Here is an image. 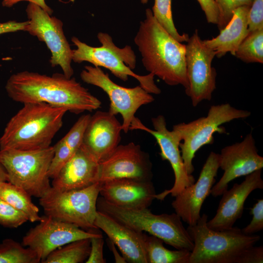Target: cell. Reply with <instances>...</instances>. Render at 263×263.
Here are the masks:
<instances>
[{"label":"cell","instance_id":"obj_1","mask_svg":"<svg viewBox=\"0 0 263 263\" xmlns=\"http://www.w3.org/2000/svg\"><path fill=\"white\" fill-rule=\"evenodd\" d=\"M5 90L15 102L46 103L75 114L92 112L101 105V101L74 77L68 78L63 74L47 75L27 71L18 72L9 77Z\"/></svg>","mask_w":263,"mask_h":263},{"label":"cell","instance_id":"obj_2","mask_svg":"<svg viewBox=\"0 0 263 263\" xmlns=\"http://www.w3.org/2000/svg\"><path fill=\"white\" fill-rule=\"evenodd\" d=\"M134 41L144 67L170 86H188L186 73V45L170 35L157 21L152 10H146Z\"/></svg>","mask_w":263,"mask_h":263},{"label":"cell","instance_id":"obj_3","mask_svg":"<svg viewBox=\"0 0 263 263\" xmlns=\"http://www.w3.org/2000/svg\"><path fill=\"white\" fill-rule=\"evenodd\" d=\"M68 111L43 102L23 104L7 123L0 137V149L36 150L51 146Z\"/></svg>","mask_w":263,"mask_h":263},{"label":"cell","instance_id":"obj_4","mask_svg":"<svg viewBox=\"0 0 263 263\" xmlns=\"http://www.w3.org/2000/svg\"><path fill=\"white\" fill-rule=\"evenodd\" d=\"M203 214L196 225L187 228L194 244L189 263H242L247 250L260 241L259 235H246L233 226L223 230L209 228Z\"/></svg>","mask_w":263,"mask_h":263},{"label":"cell","instance_id":"obj_5","mask_svg":"<svg viewBox=\"0 0 263 263\" xmlns=\"http://www.w3.org/2000/svg\"><path fill=\"white\" fill-rule=\"evenodd\" d=\"M97 210L135 230L146 232L176 249L191 251L194 244L181 218L175 212L155 214L148 208L120 207L98 198Z\"/></svg>","mask_w":263,"mask_h":263},{"label":"cell","instance_id":"obj_6","mask_svg":"<svg viewBox=\"0 0 263 263\" xmlns=\"http://www.w3.org/2000/svg\"><path fill=\"white\" fill-rule=\"evenodd\" d=\"M97 37L101 44L100 47L91 46L73 37L71 41L76 48L73 50L72 61L78 63L87 61L94 66L104 67L123 81H127L129 76L133 77L149 93H161L160 89L155 83L153 74L141 75L132 71L136 67V57L130 46L118 47L111 36L106 33L99 32Z\"/></svg>","mask_w":263,"mask_h":263},{"label":"cell","instance_id":"obj_7","mask_svg":"<svg viewBox=\"0 0 263 263\" xmlns=\"http://www.w3.org/2000/svg\"><path fill=\"white\" fill-rule=\"evenodd\" d=\"M53 146L30 150L0 149V162L7 174V182L41 197L51 188L48 175L54 156Z\"/></svg>","mask_w":263,"mask_h":263},{"label":"cell","instance_id":"obj_8","mask_svg":"<svg viewBox=\"0 0 263 263\" xmlns=\"http://www.w3.org/2000/svg\"><path fill=\"white\" fill-rule=\"evenodd\" d=\"M250 115L248 111L238 109L225 103L211 106L206 116L189 123L174 125L173 129L181 137L179 148L187 172L192 174L194 170L192 161L196 152L203 146L214 142V133H226L225 128L221 126L222 124Z\"/></svg>","mask_w":263,"mask_h":263},{"label":"cell","instance_id":"obj_9","mask_svg":"<svg viewBox=\"0 0 263 263\" xmlns=\"http://www.w3.org/2000/svg\"><path fill=\"white\" fill-rule=\"evenodd\" d=\"M101 184L97 182L86 188L68 191L51 187L39 198V204L45 215L55 220L81 228H97L94 221Z\"/></svg>","mask_w":263,"mask_h":263},{"label":"cell","instance_id":"obj_10","mask_svg":"<svg viewBox=\"0 0 263 263\" xmlns=\"http://www.w3.org/2000/svg\"><path fill=\"white\" fill-rule=\"evenodd\" d=\"M80 76L83 82L97 86L107 94L110 101L108 112L114 115L121 114L122 129L125 133L130 130L138 109L154 100L150 94L140 85L126 88L114 83L99 67L85 66Z\"/></svg>","mask_w":263,"mask_h":263},{"label":"cell","instance_id":"obj_11","mask_svg":"<svg viewBox=\"0 0 263 263\" xmlns=\"http://www.w3.org/2000/svg\"><path fill=\"white\" fill-rule=\"evenodd\" d=\"M26 12L29 23L24 31L46 44L51 53L52 67L59 66L66 77H72L73 50L64 35L62 22L33 3L29 2Z\"/></svg>","mask_w":263,"mask_h":263},{"label":"cell","instance_id":"obj_12","mask_svg":"<svg viewBox=\"0 0 263 263\" xmlns=\"http://www.w3.org/2000/svg\"><path fill=\"white\" fill-rule=\"evenodd\" d=\"M202 40L196 29L186 45L185 62L188 86L185 93L194 107L203 100L210 101L216 89L217 73L212 66L216 53Z\"/></svg>","mask_w":263,"mask_h":263},{"label":"cell","instance_id":"obj_13","mask_svg":"<svg viewBox=\"0 0 263 263\" xmlns=\"http://www.w3.org/2000/svg\"><path fill=\"white\" fill-rule=\"evenodd\" d=\"M151 122L153 130L145 126L135 117L131 124L130 130H139L152 135L159 146L162 160L168 161L172 168L174 175L173 186L170 189L155 196V199L163 200L169 194L176 196L185 188L194 183L195 178L186 171L179 148L182 139L179 132L174 129L172 131L167 129L165 118L162 115L152 118Z\"/></svg>","mask_w":263,"mask_h":263},{"label":"cell","instance_id":"obj_14","mask_svg":"<svg viewBox=\"0 0 263 263\" xmlns=\"http://www.w3.org/2000/svg\"><path fill=\"white\" fill-rule=\"evenodd\" d=\"M22 238V244L33 250L43 261L54 250L75 241L98 235V228L85 231L77 226L45 215Z\"/></svg>","mask_w":263,"mask_h":263},{"label":"cell","instance_id":"obj_15","mask_svg":"<svg viewBox=\"0 0 263 263\" xmlns=\"http://www.w3.org/2000/svg\"><path fill=\"white\" fill-rule=\"evenodd\" d=\"M219 156L220 168L224 174L211 188L210 194L215 197L228 189V183L232 180L263 168V157L258 153L251 133L241 142L223 148Z\"/></svg>","mask_w":263,"mask_h":263},{"label":"cell","instance_id":"obj_16","mask_svg":"<svg viewBox=\"0 0 263 263\" xmlns=\"http://www.w3.org/2000/svg\"><path fill=\"white\" fill-rule=\"evenodd\" d=\"M152 164L149 155L133 142L118 145L99 163L98 182L130 178L151 181Z\"/></svg>","mask_w":263,"mask_h":263},{"label":"cell","instance_id":"obj_17","mask_svg":"<svg viewBox=\"0 0 263 263\" xmlns=\"http://www.w3.org/2000/svg\"><path fill=\"white\" fill-rule=\"evenodd\" d=\"M219 168V154L211 151L197 181L183 189L172 202L175 212L188 225H196L200 218L202 205L211 193Z\"/></svg>","mask_w":263,"mask_h":263},{"label":"cell","instance_id":"obj_18","mask_svg":"<svg viewBox=\"0 0 263 263\" xmlns=\"http://www.w3.org/2000/svg\"><path fill=\"white\" fill-rule=\"evenodd\" d=\"M262 169L246 175L242 183L234 184L230 189L223 193L215 215L207 222L209 228L223 230L233 226L242 216L244 204L248 196L255 189L263 188Z\"/></svg>","mask_w":263,"mask_h":263},{"label":"cell","instance_id":"obj_19","mask_svg":"<svg viewBox=\"0 0 263 263\" xmlns=\"http://www.w3.org/2000/svg\"><path fill=\"white\" fill-rule=\"evenodd\" d=\"M122 131V124L115 115L97 111L90 116L81 146L100 163L119 145Z\"/></svg>","mask_w":263,"mask_h":263},{"label":"cell","instance_id":"obj_20","mask_svg":"<svg viewBox=\"0 0 263 263\" xmlns=\"http://www.w3.org/2000/svg\"><path fill=\"white\" fill-rule=\"evenodd\" d=\"M99 191L106 201L125 208H148L156 195L151 181L121 178L101 183Z\"/></svg>","mask_w":263,"mask_h":263},{"label":"cell","instance_id":"obj_21","mask_svg":"<svg viewBox=\"0 0 263 263\" xmlns=\"http://www.w3.org/2000/svg\"><path fill=\"white\" fill-rule=\"evenodd\" d=\"M94 225L117 246L127 262L148 263L145 246V233L128 227L98 210Z\"/></svg>","mask_w":263,"mask_h":263},{"label":"cell","instance_id":"obj_22","mask_svg":"<svg viewBox=\"0 0 263 263\" xmlns=\"http://www.w3.org/2000/svg\"><path fill=\"white\" fill-rule=\"evenodd\" d=\"M99 163L82 146L53 178L52 187L68 191L89 187L98 182Z\"/></svg>","mask_w":263,"mask_h":263},{"label":"cell","instance_id":"obj_23","mask_svg":"<svg viewBox=\"0 0 263 263\" xmlns=\"http://www.w3.org/2000/svg\"><path fill=\"white\" fill-rule=\"evenodd\" d=\"M250 6L244 5L237 8L226 26L220 30L215 38L203 40V43L221 57L227 53L235 56V52L243 40L249 33L248 14Z\"/></svg>","mask_w":263,"mask_h":263},{"label":"cell","instance_id":"obj_24","mask_svg":"<svg viewBox=\"0 0 263 263\" xmlns=\"http://www.w3.org/2000/svg\"><path fill=\"white\" fill-rule=\"evenodd\" d=\"M90 116L89 114L81 116L66 134L53 146L54 154L48 171L50 178L53 179L57 175L81 147Z\"/></svg>","mask_w":263,"mask_h":263},{"label":"cell","instance_id":"obj_25","mask_svg":"<svg viewBox=\"0 0 263 263\" xmlns=\"http://www.w3.org/2000/svg\"><path fill=\"white\" fill-rule=\"evenodd\" d=\"M0 198L24 213L31 222H39V208L23 188L7 181L0 184Z\"/></svg>","mask_w":263,"mask_h":263},{"label":"cell","instance_id":"obj_26","mask_svg":"<svg viewBox=\"0 0 263 263\" xmlns=\"http://www.w3.org/2000/svg\"><path fill=\"white\" fill-rule=\"evenodd\" d=\"M163 241L145 233V246L148 263H189L191 251L186 249L171 250Z\"/></svg>","mask_w":263,"mask_h":263},{"label":"cell","instance_id":"obj_27","mask_svg":"<svg viewBox=\"0 0 263 263\" xmlns=\"http://www.w3.org/2000/svg\"><path fill=\"white\" fill-rule=\"evenodd\" d=\"M90 247V238L75 241L54 250L41 263H82L88 258Z\"/></svg>","mask_w":263,"mask_h":263},{"label":"cell","instance_id":"obj_28","mask_svg":"<svg viewBox=\"0 0 263 263\" xmlns=\"http://www.w3.org/2000/svg\"><path fill=\"white\" fill-rule=\"evenodd\" d=\"M41 261L29 247L11 239H6L0 244V263H38Z\"/></svg>","mask_w":263,"mask_h":263},{"label":"cell","instance_id":"obj_29","mask_svg":"<svg viewBox=\"0 0 263 263\" xmlns=\"http://www.w3.org/2000/svg\"><path fill=\"white\" fill-rule=\"evenodd\" d=\"M238 58L246 63H263V28L249 32L238 47Z\"/></svg>","mask_w":263,"mask_h":263},{"label":"cell","instance_id":"obj_30","mask_svg":"<svg viewBox=\"0 0 263 263\" xmlns=\"http://www.w3.org/2000/svg\"><path fill=\"white\" fill-rule=\"evenodd\" d=\"M152 12L159 24L174 38L180 42H187L188 34H180L173 22L171 11V0H154Z\"/></svg>","mask_w":263,"mask_h":263},{"label":"cell","instance_id":"obj_31","mask_svg":"<svg viewBox=\"0 0 263 263\" xmlns=\"http://www.w3.org/2000/svg\"><path fill=\"white\" fill-rule=\"evenodd\" d=\"M28 221L27 216L0 198V225L17 228Z\"/></svg>","mask_w":263,"mask_h":263},{"label":"cell","instance_id":"obj_32","mask_svg":"<svg viewBox=\"0 0 263 263\" xmlns=\"http://www.w3.org/2000/svg\"><path fill=\"white\" fill-rule=\"evenodd\" d=\"M219 11V19L217 24L218 29H223L231 20L234 11L238 8L247 5L251 6L254 0H214Z\"/></svg>","mask_w":263,"mask_h":263},{"label":"cell","instance_id":"obj_33","mask_svg":"<svg viewBox=\"0 0 263 263\" xmlns=\"http://www.w3.org/2000/svg\"><path fill=\"white\" fill-rule=\"evenodd\" d=\"M250 213L253 216L250 223L241 229L246 235H251L263 229V199H260L250 208Z\"/></svg>","mask_w":263,"mask_h":263},{"label":"cell","instance_id":"obj_34","mask_svg":"<svg viewBox=\"0 0 263 263\" xmlns=\"http://www.w3.org/2000/svg\"><path fill=\"white\" fill-rule=\"evenodd\" d=\"M263 28V0H254L248 14L249 32Z\"/></svg>","mask_w":263,"mask_h":263},{"label":"cell","instance_id":"obj_35","mask_svg":"<svg viewBox=\"0 0 263 263\" xmlns=\"http://www.w3.org/2000/svg\"><path fill=\"white\" fill-rule=\"evenodd\" d=\"M91 247L86 263H105L103 256L104 240L101 233L90 238Z\"/></svg>","mask_w":263,"mask_h":263},{"label":"cell","instance_id":"obj_36","mask_svg":"<svg viewBox=\"0 0 263 263\" xmlns=\"http://www.w3.org/2000/svg\"><path fill=\"white\" fill-rule=\"evenodd\" d=\"M204 12L207 22L217 24L219 11L214 0H197Z\"/></svg>","mask_w":263,"mask_h":263},{"label":"cell","instance_id":"obj_37","mask_svg":"<svg viewBox=\"0 0 263 263\" xmlns=\"http://www.w3.org/2000/svg\"><path fill=\"white\" fill-rule=\"evenodd\" d=\"M28 23V20L23 22L10 20L0 22V35L19 31H24L25 26Z\"/></svg>","mask_w":263,"mask_h":263},{"label":"cell","instance_id":"obj_38","mask_svg":"<svg viewBox=\"0 0 263 263\" xmlns=\"http://www.w3.org/2000/svg\"><path fill=\"white\" fill-rule=\"evenodd\" d=\"M23 1L37 4L50 15L53 12V10L46 3L45 0H2L1 4L3 7H11L19 2Z\"/></svg>","mask_w":263,"mask_h":263},{"label":"cell","instance_id":"obj_39","mask_svg":"<svg viewBox=\"0 0 263 263\" xmlns=\"http://www.w3.org/2000/svg\"><path fill=\"white\" fill-rule=\"evenodd\" d=\"M109 245L113 252L116 263H127L123 256H121L117 250L115 249V245L109 240Z\"/></svg>","mask_w":263,"mask_h":263},{"label":"cell","instance_id":"obj_40","mask_svg":"<svg viewBox=\"0 0 263 263\" xmlns=\"http://www.w3.org/2000/svg\"><path fill=\"white\" fill-rule=\"evenodd\" d=\"M6 181H7V174L4 168L0 162V184Z\"/></svg>","mask_w":263,"mask_h":263},{"label":"cell","instance_id":"obj_41","mask_svg":"<svg viewBox=\"0 0 263 263\" xmlns=\"http://www.w3.org/2000/svg\"><path fill=\"white\" fill-rule=\"evenodd\" d=\"M148 1V0H141V2L143 4L147 3Z\"/></svg>","mask_w":263,"mask_h":263}]
</instances>
